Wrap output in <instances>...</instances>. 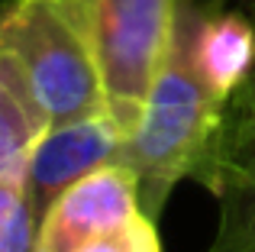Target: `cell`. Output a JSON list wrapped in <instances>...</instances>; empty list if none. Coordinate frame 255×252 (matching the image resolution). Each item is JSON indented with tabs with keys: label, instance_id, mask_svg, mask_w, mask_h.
<instances>
[{
	"label": "cell",
	"instance_id": "obj_6",
	"mask_svg": "<svg viewBox=\"0 0 255 252\" xmlns=\"http://www.w3.org/2000/svg\"><path fill=\"white\" fill-rule=\"evenodd\" d=\"M194 181L220 207L207 252H255V129L217 139Z\"/></svg>",
	"mask_w": 255,
	"mask_h": 252
},
{
	"label": "cell",
	"instance_id": "obj_9",
	"mask_svg": "<svg viewBox=\"0 0 255 252\" xmlns=\"http://www.w3.org/2000/svg\"><path fill=\"white\" fill-rule=\"evenodd\" d=\"M0 252H39V220L23 191V175H0Z\"/></svg>",
	"mask_w": 255,
	"mask_h": 252
},
{
	"label": "cell",
	"instance_id": "obj_3",
	"mask_svg": "<svg viewBox=\"0 0 255 252\" xmlns=\"http://www.w3.org/2000/svg\"><path fill=\"white\" fill-rule=\"evenodd\" d=\"M107 114L129 132L174 36L178 0H81Z\"/></svg>",
	"mask_w": 255,
	"mask_h": 252
},
{
	"label": "cell",
	"instance_id": "obj_1",
	"mask_svg": "<svg viewBox=\"0 0 255 252\" xmlns=\"http://www.w3.org/2000/svg\"><path fill=\"white\" fill-rule=\"evenodd\" d=\"M223 110L226 97H220L210 88L191 52L187 13L178 0L168 55L117 158L136 178L139 207L149 220H158L174 184L184 178L194 181L217 142Z\"/></svg>",
	"mask_w": 255,
	"mask_h": 252
},
{
	"label": "cell",
	"instance_id": "obj_11",
	"mask_svg": "<svg viewBox=\"0 0 255 252\" xmlns=\"http://www.w3.org/2000/svg\"><path fill=\"white\" fill-rule=\"evenodd\" d=\"M246 13H249L252 23H255V3H249ZM249 129H255V58H252L249 75L243 78V84H239V88L230 94V101H226L223 123H220L217 139L236 136V132H249Z\"/></svg>",
	"mask_w": 255,
	"mask_h": 252
},
{
	"label": "cell",
	"instance_id": "obj_2",
	"mask_svg": "<svg viewBox=\"0 0 255 252\" xmlns=\"http://www.w3.org/2000/svg\"><path fill=\"white\" fill-rule=\"evenodd\" d=\"M0 49L23 65L52 126L107 110L81 0H3Z\"/></svg>",
	"mask_w": 255,
	"mask_h": 252
},
{
	"label": "cell",
	"instance_id": "obj_5",
	"mask_svg": "<svg viewBox=\"0 0 255 252\" xmlns=\"http://www.w3.org/2000/svg\"><path fill=\"white\" fill-rule=\"evenodd\" d=\"M139 188L126 165L110 162L75 181L45 210L39 223V252H78L107 230L139 214Z\"/></svg>",
	"mask_w": 255,
	"mask_h": 252
},
{
	"label": "cell",
	"instance_id": "obj_8",
	"mask_svg": "<svg viewBox=\"0 0 255 252\" xmlns=\"http://www.w3.org/2000/svg\"><path fill=\"white\" fill-rule=\"evenodd\" d=\"M52 126L23 65L0 49V175H23L26 158Z\"/></svg>",
	"mask_w": 255,
	"mask_h": 252
},
{
	"label": "cell",
	"instance_id": "obj_7",
	"mask_svg": "<svg viewBox=\"0 0 255 252\" xmlns=\"http://www.w3.org/2000/svg\"><path fill=\"white\" fill-rule=\"evenodd\" d=\"M191 29V52L197 58L204 78L220 97L243 84L255 58V23L249 13L223 10L220 3H197L181 0Z\"/></svg>",
	"mask_w": 255,
	"mask_h": 252
},
{
	"label": "cell",
	"instance_id": "obj_10",
	"mask_svg": "<svg viewBox=\"0 0 255 252\" xmlns=\"http://www.w3.org/2000/svg\"><path fill=\"white\" fill-rule=\"evenodd\" d=\"M78 252H162V246H158L155 220H149V217L139 210L123 227L94 236V240L84 243Z\"/></svg>",
	"mask_w": 255,
	"mask_h": 252
},
{
	"label": "cell",
	"instance_id": "obj_4",
	"mask_svg": "<svg viewBox=\"0 0 255 252\" xmlns=\"http://www.w3.org/2000/svg\"><path fill=\"white\" fill-rule=\"evenodd\" d=\"M123 139L126 132L107 110L84 120L49 126L23 168V191L32 217L42 223L45 210L58 201V194H65L84 175L117 162Z\"/></svg>",
	"mask_w": 255,
	"mask_h": 252
}]
</instances>
